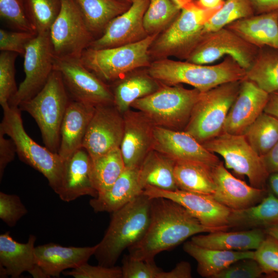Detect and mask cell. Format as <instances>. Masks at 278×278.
Masks as SVG:
<instances>
[{
	"label": "cell",
	"mask_w": 278,
	"mask_h": 278,
	"mask_svg": "<svg viewBox=\"0 0 278 278\" xmlns=\"http://www.w3.org/2000/svg\"><path fill=\"white\" fill-rule=\"evenodd\" d=\"M229 228L204 226L177 202L163 197L152 198L148 229L142 238L128 249L129 256L154 262L158 254L176 247L190 236Z\"/></svg>",
	"instance_id": "obj_1"
},
{
	"label": "cell",
	"mask_w": 278,
	"mask_h": 278,
	"mask_svg": "<svg viewBox=\"0 0 278 278\" xmlns=\"http://www.w3.org/2000/svg\"><path fill=\"white\" fill-rule=\"evenodd\" d=\"M151 201L143 193L112 213L109 225L94 255L99 265L114 266L123 252L142 238L150 222Z\"/></svg>",
	"instance_id": "obj_2"
},
{
	"label": "cell",
	"mask_w": 278,
	"mask_h": 278,
	"mask_svg": "<svg viewBox=\"0 0 278 278\" xmlns=\"http://www.w3.org/2000/svg\"><path fill=\"white\" fill-rule=\"evenodd\" d=\"M148 73L160 84H187L200 92L223 83L246 79V71L231 57L215 65L201 64L164 58L151 63Z\"/></svg>",
	"instance_id": "obj_3"
},
{
	"label": "cell",
	"mask_w": 278,
	"mask_h": 278,
	"mask_svg": "<svg viewBox=\"0 0 278 278\" xmlns=\"http://www.w3.org/2000/svg\"><path fill=\"white\" fill-rule=\"evenodd\" d=\"M220 8H205L195 1L182 9L176 19L152 43L149 49L150 57L157 60L174 56L186 60L204 38L205 23Z\"/></svg>",
	"instance_id": "obj_4"
},
{
	"label": "cell",
	"mask_w": 278,
	"mask_h": 278,
	"mask_svg": "<svg viewBox=\"0 0 278 278\" xmlns=\"http://www.w3.org/2000/svg\"><path fill=\"white\" fill-rule=\"evenodd\" d=\"M68 95L60 73L54 70L42 90L18 107L33 118L45 147L55 153L58 152L61 125L70 102Z\"/></svg>",
	"instance_id": "obj_5"
},
{
	"label": "cell",
	"mask_w": 278,
	"mask_h": 278,
	"mask_svg": "<svg viewBox=\"0 0 278 278\" xmlns=\"http://www.w3.org/2000/svg\"><path fill=\"white\" fill-rule=\"evenodd\" d=\"M201 93L180 84H161L154 93L135 100L131 107L143 113L155 126L183 131Z\"/></svg>",
	"instance_id": "obj_6"
},
{
	"label": "cell",
	"mask_w": 278,
	"mask_h": 278,
	"mask_svg": "<svg viewBox=\"0 0 278 278\" xmlns=\"http://www.w3.org/2000/svg\"><path fill=\"white\" fill-rule=\"evenodd\" d=\"M2 109L0 131L13 141L20 160L41 172L56 193L61 183L64 162L58 153L40 145L28 135L19 107L9 105Z\"/></svg>",
	"instance_id": "obj_7"
},
{
	"label": "cell",
	"mask_w": 278,
	"mask_h": 278,
	"mask_svg": "<svg viewBox=\"0 0 278 278\" xmlns=\"http://www.w3.org/2000/svg\"><path fill=\"white\" fill-rule=\"evenodd\" d=\"M159 34L132 43L101 49L86 48L80 58L84 65L104 82H111L134 70L149 67L150 48Z\"/></svg>",
	"instance_id": "obj_8"
},
{
	"label": "cell",
	"mask_w": 278,
	"mask_h": 278,
	"mask_svg": "<svg viewBox=\"0 0 278 278\" xmlns=\"http://www.w3.org/2000/svg\"><path fill=\"white\" fill-rule=\"evenodd\" d=\"M241 81L223 83L201 93L183 131L202 144L222 133Z\"/></svg>",
	"instance_id": "obj_9"
},
{
	"label": "cell",
	"mask_w": 278,
	"mask_h": 278,
	"mask_svg": "<svg viewBox=\"0 0 278 278\" xmlns=\"http://www.w3.org/2000/svg\"><path fill=\"white\" fill-rule=\"evenodd\" d=\"M209 151L221 156L228 168L238 175L246 176L250 184L265 189L269 174L259 156L244 134L222 133L202 144Z\"/></svg>",
	"instance_id": "obj_10"
},
{
	"label": "cell",
	"mask_w": 278,
	"mask_h": 278,
	"mask_svg": "<svg viewBox=\"0 0 278 278\" xmlns=\"http://www.w3.org/2000/svg\"><path fill=\"white\" fill-rule=\"evenodd\" d=\"M49 34L56 58H80L95 39L74 0H62Z\"/></svg>",
	"instance_id": "obj_11"
},
{
	"label": "cell",
	"mask_w": 278,
	"mask_h": 278,
	"mask_svg": "<svg viewBox=\"0 0 278 278\" xmlns=\"http://www.w3.org/2000/svg\"><path fill=\"white\" fill-rule=\"evenodd\" d=\"M23 56L25 77L10 99V107H18L34 97L54 70L55 56L49 32L37 34L26 46Z\"/></svg>",
	"instance_id": "obj_12"
},
{
	"label": "cell",
	"mask_w": 278,
	"mask_h": 278,
	"mask_svg": "<svg viewBox=\"0 0 278 278\" xmlns=\"http://www.w3.org/2000/svg\"><path fill=\"white\" fill-rule=\"evenodd\" d=\"M54 70L60 73L73 100L94 107L113 104L109 86L88 70L80 58L55 57Z\"/></svg>",
	"instance_id": "obj_13"
},
{
	"label": "cell",
	"mask_w": 278,
	"mask_h": 278,
	"mask_svg": "<svg viewBox=\"0 0 278 278\" xmlns=\"http://www.w3.org/2000/svg\"><path fill=\"white\" fill-rule=\"evenodd\" d=\"M258 49L232 30L224 27L206 34L185 61L207 64L224 56H230L247 71L251 66Z\"/></svg>",
	"instance_id": "obj_14"
},
{
	"label": "cell",
	"mask_w": 278,
	"mask_h": 278,
	"mask_svg": "<svg viewBox=\"0 0 278 278\" xmlns=\"http://www.w3.org/2000/svg\"><path fill=\"white\" fill-rule=\"evenodd\" d=\"M125 128L123 114L113 104L96 107L83 142L91 159L120 146Z\"/></svg>",
	"instance_id": "obj_15"
},
{
	"label": "cell",
	"mask_w": 278,
	"mask_h": 278,
	"mask_svg": "<svg viewBox=\"0 0 278 278\" xmlns=\"http://www.w3.org/2000/svg\"><path fill=\"white\" fill-rule=\"evenodd\" d=\"M143 194L150 198L163 197L177 202L204 226L229 227L228 219L231 210L216 201L212 195L179 189L164 190L151 186H146Z\"/></svg>",
	"instance_id": "obj_16"
},
{
	"label": "cell",
	"mask_w": 278,
	"mask_h": 278,
	"mask_svg": "<svg viewBox=\"0 0 278 278\" xmlns=\"http://www.w3.org/2000/svg\"><path fill=\"white\" fill-rule=\"evenodd\" d=\"M153 149L177 161H190L214 167L221 161L184 131L155 126Z\"/></svg>",
	"instance_id": "obj_17"
},
{
	"label": "cell",
	"mask_w": 278,
	"mask_h": 278,
	"mask_svg": "<svg viewBox=\"0 0 278 278\" xmlns=\"http://www.w3.org/2000/svg\"><path fill=\"white\" fill-rule=\"evenodd\" d=\"M149 0H134L129 8L113 19L102 34L89 48L114 47L141 40L148 36L144 27L143 18Z\"/></svg>",
	"instance_id": "obj_18"
},
{
	"label": "cell",
	"mask_w": 278,
	"mask_h": 278,
	"mask_svg": "<svg viewBox=\"0 0 278 278\" xmlns=\"http://www.w3.org/2000/svg\"><path fill=\"white\" fill-rule=\"evenodd\" d=\"M269 94L253 81H241L239 93L227 116L222 133L244 134L264 112Z\"/></svg>",
	"instance_id": "obj_19"
},
{
	"label": "cell",
	"mask_w": 278,
	"mask_h": 278,
	"mask_svg": "<svg viewBox=\"0 0 278 278\" xmlns=\"http://www.w3.org/2000/svg\"><path fill=\"white\" fill-rule=\"evenodd\" d=\"M123 115L125 128L121 153L126 167L139 168L153 149L155 126L139 111L129 109Z\"/></svg>",
	"instance_id": "obj_20"
},
{
	"label": "cell",
	"mask_w": 278,
	"mask_h": 278,
	"mask_svg": "<svg viewBox=\"0 0 278 278\" xmlns=\"http://www.w3.org/2000/svg\"><path fill=\"white\" fill-rule=\"evenodd\" d=\"M216 185L213 198L231 210H240L254 206L267 195L265 189L254 187L236 178L221 161L213 168Z\"/></svg>",
	"instance_id": "obj_21"
},
{
	"label": "cell",
	"mask_w": 278,
	"mask_h": 278,
	"mask_svg": "<svg viewBox=\"0 0 278 278\" xmlns=\"http://www.w3.org/2000/svg\"><path fill=\"white\" fill-rule=\"evenodd\" d=\"M91 158L82 147L64 161L60 187L56 194L63 201L70 202L82 196L96 197L91 176Z\"/></svg>",
	"instance_id": "obj_22"
},
{
	"label": "cell",
	"mask_w": 278,
	"mask_h": 278,
	"mask_svg": "<svg viewBox=\"0 0 278 278\" xmlns=\"http://www.w3.org/2000/svg\"><path fill=\"white\" fill-rule=\"evenodd\" d=\"M98 244L92 247H63L50 242L35 247V261L48 277H59L68 269H75L88 263Z\"/></svg>",
	"instance_id": "obj_23"
},
{
	"label": "cell",
	"mask_w": 278,
	"mask_h": 278,
	"mask_svg": "<svg viewBox=\"0 0 278 278\" xmlns=\"http://www.w3.org/2000/svg\"><path fill=\"white\" fill-rule=\"evenodd\" d=\"M96 107L70 101L60 128V145L58 153L64 162L82 147L88 126Z\"/></svg>",
	"instance_id": "obj_24"
},
{
	"label": "cell",
	"mask_w": 278,
	"mask_h": 278,
	"mask_svg": "<svg viewBox=\"0 0 278 278\" xmlns=\"http://www.w3.org/2000/svg\"><path fill=\"white\" fill-rule=\"evenodd\" d=\"M35 235H30L26 243L14 240L9 232L0 235V276L19 277L24 272H30L35 261Z\"/></svg>",
	"instance_id": "obj_25"
},
{
	"label": "cell",
	"mask_w": 278,
	"mask_h": 278,
	"mask_svg": "<svg viewBox=\"0 0 278 278\" xmlns=\"http://www.w3.org/2000/svg\"><path fill=\"white\" fill-rule=\"evenodd\" d=\"M138 168L126 167L107 190L91 199L89 204L96 213H113L143 193L138 176Z\"/></svg>",
	"instance_id": "obj_26"
},
{
	"label": "cell",
	"mask_w": 278,
	"mask_h": 278,
	"mask_svg": "<svg viewBox=\"0 0 278 278\" xmlns=\"http://www.w3.org/2000/svg\"><path fill=\"white\" fill-rule=\"evenodd\" d=\"M225 27L258 48L269 46L278 49V10L254 14Z\"/></svg>",
	"instance_id": "obj_27"
},
{
	"label": "cell",
	"mask_w": 278,
	"mask_h": 278,
	"mask_svg": "<svg viewBox=\"0 0 278 278\" xmlns=\"http://www.w3.org/2000/svg\"><path fill=\"white\" fill-rule=\"evenodd\" d=\"M183 250L197 263V270L202 277L214 278L233 263L246 258H254V251H229L203 247L190 241L185 242Z\"/></svg>",
	"instance_id": "obj_28"
},
{
	"label": "cell",
	"mask_w": 278,
	"mask_h": 278,
	"mask_svg": "<svg viewBox=\"0 0 278 278\" xmlns=\"http://www.w3.org/2000/svg\"><path fill=\"white\" fill-rule=\"evenodd\" d=\"M227 230L195 235L191 241L200 246L214 249L244 251L257 249L266 237L263 229L228 232Z\"/></svg>",
	"instance_id": "obj_29"
},
{
	"label": "cell",
	"mask_w": 278,
	"mask_h": 278,
	"mask_svg": "<svg viewBox=\"0 0 278 278\" xmlns=\"http://www.w3.org/2000/svg\"><path fill=\"white\" fill-rule=\"evenodd\" d=\"M176 161L152 149L138 169L140 184L144 190L147 186L175 190L178 188L174 175Z\"/></svg>",
	"instance_id": "obj_30"
},
{
	"label": "cell",
	"mask_w": 278,
	"mask_h": 278,
	"mask_svg": "<svg viewBox=\"0 0 278 278\" xmlns=\"http://www.w3.org/2000/svg\"><path fill=\"white\" fill-rule=\"evenodd\" d=\"M278 223V198L269 193L258 204L240 210H231L229 228L263 229Z\"/></svg>",
	"instance_id": "obj_31"
},
{
	"label": "cell",
	"mask_w": 278,
	"mask_h": 278,
	"mask_svg": "<svg viewBox=\"0 0 278 278\" xmlns=\"http://www.w3.org/2000/svg\"><path fill=\"white\" fill-rule=\"evenodd\" d=\"M91 33H102L108 24L131 4L122 0H74Z\"/></svg>",
	"instance_id": "obj_32"
},
{
	"label": "cell",
	"mask_w": 278,
	"mask_h": 278,
	"mask_svg": "<svg viewBox=\"0 0 278 278\" xmlns=\"http://www.w3.org/2000/svg\"><path fill=\"white\" fill-rule=\"evenodd\" d=\"M213 168L195 162H176L174 175L178 188L213 196L216 189Z\"/></svg>",
	"instance_id": "obj_33"
},
{
	"label": "cell",
	"mask_w": 278,
	"mask_h": 278,
	"mask_svg": "<svg viewBox=\"0 0 278 278\" xmlns=\"http://www.w3.org/2000/svg\"><path fill=\"white\" fill-rule=\"evenodd\" d=\"M161 85L148 73L135 74L122 78L112 91L113 105L123 114L130 109L135 100L154 93Z\"/></svg>",
	"instance_id": "obj_34"
},
{
	"label": "cell",
	"mask_w": 278,
	"mask_h": 278,
	"mask_svg": "<svg viewBox=\"0 0 278 278\" xmlns=\"http://www.w3.org/2000/svg\"><path fill=\"white\" fill-rule=\"evenodd\" d=\"M246 79L270 94L278 91V49L269 46L259 48Z\"/></svg>",
	"instance_id": "obj_35"
},
{
	"label": "cell",
	"mask_w": 278,
	"mask_h": 278,
	"mask_svg": "<svg viewBox=\"0 0 278 278\" xmlns=\"http://www.w3.org/2000/svg\"><path fill=\"white\" fill-rule=\"evenodd\" d=\"M125 168L120 147L91 159V179L98 194L108 189Z\"/></svg>",
	"instance_id": "obj_36"
},
{
	"label": "cell",
	"mask_w": 278,
	"mask_h": 278,
	"mask_svg": "<svg viewBox=\"0 0 278 278\" xmlns=\"http://www.w3.org/2000/svg\"><path fill=\"white\" fill-rule=\"evenodd\" d=\"M244 135L254 150L261 157L278 142V118L264 112Z\"/></svg>",
	"instance_id": "obj_37"
},
{
	"label": "cell",
	"mask_w": 278,
	"mask_h": 278,
	"mask_svg": "<svg viewBox=\"0 0 278 278\" xmlns=\"http://www.w3.org/2000/svg\"><path fill=\"white\" fill-rule=\"evenodd\" d=\"M254 14L250 0H226L205 23L203 31L204 36L225 27L237 20Z\"/></svg>",
	"instance_id": "obj_38"
},
{
	"label": "cell",
	"mask_w": 278,
	"mask_h": 278,
	"mask_svg": "<svg viewBox=\"0 0 278 278\" xmlns=\"http://www.w3.org/2000/svg\"><path fill=\"white\" fill-rule=\"evenodd\" d=\"M180 11L171 0H149L143 18L147 34H159L171 24Z\"/></svg>",
	"instance_id": "obj_39"
},
{
	"label": "cell",
	"mask_w": 278,
	"mask_h": 278,
	"mask_svg": "<svg viewBox=\"0 0 278 278\" xmlns=\"http://www.w3.org/2000/svg\"><path fill=\"white\" fill-rule=\"evenodd\" d=\"M37 33L48 32L61 7L62 0H21Z\"/></svg>",
	"instance_id": "obj_40"
},
{
	"label": "cell",
	"mask_w": 278,
	"mask_h": 278,
	"mask_svg": "<svg viewBox=\"0 0 278 278\" xmlns=\"http://www.w3.org/2000/svg\"><path fill=\"white\" fill-rule=\"evenodd\" d=\"M18 54L1 51L0 54V104L2 108L9 101L18 90L15 80V61Z\"/></svg>",
	"instance_id": "obj_41"
},
{
	"label": "cell",
	"mask_w": 278,
	"mask_h": 278,
	"mask_svg": "<svg viewBox=\"0 0 278 278\" xmlns=\"http://www.w3.org/2000/svg\"><path fill=\"white\" fill-rule=\"evenodd\" d=\"M0 15L16 30L37 33L21 0H0Z\"/></svg>",
	"instance_id": "obj_42"
},
{
	"label": "cell",
	"mask_w": 278,
	"mask_h": 278,
	"mask_svg": "<svg viewBox=\"0 0 278 278\" xmlns=\"http://www.w3.org/2000/svg\"><path fill=\"white\" fill-rule=\"evenodd\" d=\"M254 259L266 274L278 273V241L267 235L254 251Z\"/></svg>",
	"instance_id": "obj_43"
},
{
	"label": "cell",
	"mask_w": 278,
	"mask_h": 278,
	"mask_svg": "<svg viewBox=\"0 0 278 278\" xmlns=\"http://www.w3.org/2000/svg\"><path fill=\"white\" fill-rule=\"evenodd\" d=\"M27 212L18 195L0 192V218L7 225L14 227Z\"/></svg>",
	"instance_id": "obj_44"
},
{
	"label": "cell",
	"mask_w": 278,
	"mask_h": 278,
	"mask_svg": "<svg viewBox=\"0 0 278 278\" xmlns=\"http://www.w3.org/2000/svg\"><path fill=\"white\" fill-rule=\"evenodd\" d=\"M121 269L122 278H159L162 270L154 262L134 259L129 255L124 257Z\"/></svg>",
	"instance_id": "obj_45"
},
{
	"label": "cell",
	"mask_w": 278,
	"mask_h": 278,
	"mask_svg": "<svg viewBox=\"0 0 278 278\" xmlns=\"http://www.w3.org/2000/svg\"><path fill=\"white\" fill-rule=\"evenodd\" d=\"M266 274L254 258H246L231 264L214 278H259Z\"/></svg>",
	"instance_id": "obj_46"
},
{
	"label": "cell",
	"mask_w": 278,
	"mask_h": 278,
	"mask_svg": "<svg viewBox=\"0 0 278 278\" xmlns=\"http://www.w3.org/2000/svg\"><path fill=\"white\" fill-rule=\"evenodd\" d=\"M38 33L0 29V50L24 55L26 47Z\"/></svg>",
	"instance_id": "obj_47"
},
{
	"label": "cell",
	"mask_w": 278,
	"mask_h": 278,
	"mask_svg": "<svg viewBox=\"0 0 278 278\" xmlns=\"http://www.w3.org/2000/svg\"><path fill=\"white\" fill-rule=\"evenodd\" d=\"M62 273L75 278H122L120 267H106L99 264L98 266H92L88 263Z\"/></svg>",
	"instance_id": "obj_48"
},
{
	"label": "cell",
	"mask_w": 278,
	"mask_h": 278,
	"mask_svg": "<svg viewBox=\"0 0 278 278\" xmlns=\"http://www.w3.org/2000/svg\"><path fill=\"white\" fill-rule=\"evenodd\" d=\"M5 134L0 131V180L3 177L6 166L13 161L16 150L13 141L7 139Z\"/></svg>",
	"instance_id": "obj_49"
},
{
	"label": "cell",
	"mask_w": 278,
	"mask_h": 278,
	"mask_svg": "<svg viewBox=\"0 0 278 278\" xmlns=\"http://www.w3.org/2000/svg\"><path fill=\"white\" fill-rule=\"evenodd\" d=\"M192 268L190 264L185 261L178 263L171 270L164 271L162 270L159 278H191Z\"/></svg>",
	"instance_id": "obj_50"
},
{
	"label": "cell",
	"mask_w": 278,
	"mask_h": 278,
	"mask_svg": "<svg viewBox=\"0 0 278 278\" xmlns=\"http://www.w3.org/2000/svg\"><path fill=\"white\" fill-rule=\"evenodd\" d=\"M260 157L269 175L278 173V142L266 154Z\"/></svg>",
	"instance_id": "obj_51"
},
{
	"label": "cell",
	"mask_w": 278,
	"mask_h": 278,
	"mask_svg": "<svg viewBox=\"0 0 278 278\" xmlns=\"http://www.w3.org/2000/svg\"><path fill=\"white\" fill-rule=\"evenodd\" d=\"M255 14L278 10V0H250Z\"/></svg>",
	"instance_id": "obj_52"
},
{
	"label": "cell",
	"mask_w": 278,
	"mask_h": 278,
	"mask_svg": "<svg viewBox=\"0 0 278 278\" xmlns=\"http://www.w3.org/2000/svg\"><path fill=\"white\" fill-rule=\"evenodd\" d=\"M264 112L278 118V91L269 94Z\"/></svg>",
	"instance_id": "obj_53"
},
{
	"label": "cell",
	"mask_w": 278,
	"mask_h": 278,
	"mask_svg": "<svg viewBox=\"0 0 278 278\" xmlns=\"http://www.w3.org/2000/svg\"><path fill=\"white\" fill-rule=\"evenodd\" d=\"M197 2L203 8L214 9L221 7L224 1L223 0H198Z\"/></svg>",
	"instance_id": "obj_54"
},
{
	"label": "cell",
	"mask_w": 278,
	"mask_h": 278,
	"mask_svg": "<svg viewBox=\"0 0 278 278\" xmlns=\"http://www.w3.org/2000/svg\"><path fill=\"white\" fill-rule=\"evenodd\" d=\"M268 180L271 190L278 197V173L270 175Z\"/></svg>",
	"instance_id": "obj_55"
},
{
	"label": "cell",
	"mask_w": 278,
	"mask_h": 278,
	"mask_svg": "<svg viewBox=\"0 0 278 278\" xmlns=\"http://www.w3.org/2000/svg\"><path fill=\"white\" fill-rule=\"evenodd\" d=\"M267 235H269L278 241V223L268 226L265 228Z\"/></svg>",
	"instance_id": "obj_56"
},
{
	"label": "cell",
	"mask_w": 278,
	"mask_h": 278,
	"mask_svg": "<svg viewBox=\"0 0 278 278\" xmlns=\"http://www.w3.org/2000/svg\"><path fill=\"white\" fill-rule=\"evenodd\" d=\"M171 2L180 9H182L190 4L193 3L195 0H171Z\"/></svg>",
	"instance_id": "obj_57"
},
{
	"label": "cell",
	"mask_w": 278,
	"mask_h": 278,
	"mask_svg": "<svg viewBox=\"0 0 278 278\" xmlns=\"http://www.w3.org/2000/svg\"><path fill=\"white\" fill-rule=\"evenodd\" d=\"M123 1H125L126 2H127L128 3H130V4H131L132 2L134 1V0H122Z\"/></svg>",
	"instance_id": "obj_58"
}]
</instances>
